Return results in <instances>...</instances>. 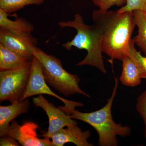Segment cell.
<instances>
[{
    "mask_svg": "<svg viewBox=\"0 0 146 146\" xmlns=\"http://www.w3.org/2000/svg\"><path fill=\"white\" fill-rule=\"evenodd\" d=\"M118 85V80L115 78V86L111 96L102 108L91 112H82L75 110L70 115L72 119L86 123L96 131L99 136L98 145L100 146H117V136L125 137L131 133L129 127L117 123L112 118V106Z\"/></svg>",
    "mask_w": 146,
    "mask_h": 146,
    "instance_id": "obj_3",
    "label": "cell"
},
{
    "mask_svg": "<svg viewBox=\"0 0 146 146\" xmlns=\"http://www.w3.org/2000/svg\"><path fill=\"white\" fill-rule=\"evenodd\" d=\"M94 5L101 11H108L113 6L123 7L125 5L127 0H92Z\"/></svg>",
    "mask_w": 146,
    "mask_h": 146,
    "instance_id": "obj_19",
    "label": "cell"
},
{
    "mask_svg": "<svg viewBox=\"0 0 146 146\" xmlns=\"http://www.w3.org/2000/svg\"><path fill=\"white\" fill-rule=\"evenodd\" d=\"M122 61V71L119 80L124 85L135 87L141 84L142 79H146V75L132 58L127 56Z\"/></svg>",
    "mask_w": 146,
    "mask_h": 146,
    "instance_id": "obj_13",
    "label": "cell"
},
{
    "mask_svg": "<svg viewBox=\"0 0 146 146\" xmlns=\"http://www.w3.org/2000/svg\"><path fill=\"white\" fill-rule=\"evenodd\" d=\"M135 42L131 38L129 42L127 55L137 62L146 76V56H143L140 52L138 51L135 48Z\"/></svg>",
    "mask_w": 146,
    "mask_h": 146,
    "instance_id": "obj_17",
    "label": "cell"
},
{
    "mask_svg": "<svg viewBox=\"0 0 146 146\" xmlns=\"http://www.w3.org/2000/svg\"><path fill=\"white\" fill-rule=\"evenodd\" d=\"M0 27L25 39L38 41L32 34L34 29L32 24L23 17H17L13 21L10 20L8 17V13L1 9H0Z\"/></svg>",
    "mask_w": 146,
    "mask_h": 146,
    "instance_id": "obj_11",
    "label": "cell"
},
{
    "mask_svg": "<svg viewBox=\"0 0 146 146\" xmlns=\"http://www.w3.org/2000/svg\"><path fill=\"white\" fill-rule=\"evenodd\" d=\"M92 18L102 31L103 53L112 61H122L127 56L129 42L136 26L132 12L98 9L93 11Z\"/></svg>",
    "mask_w": 146,
    "mask_h": 146,
    "instance_id": "obj_1",
    "label": "cell"
},
{
    "mask_svg": "<svg viewBox=\"0 0 146 146\" xmlns=\"http://www.w3.org/2000/svg\"><path fill=\"white\" fill-rule=\"evenodd\" d=\"M33 103L36 107L41 108L46 113L49 119V127L48 131L41 136L50 139L51 137L61 129L72 125L78 124L77 123L67 115L60 108H56L52 103L49 102L40 95L33 98Z\"/></svg>",
    "mask_w": 146,
    "mask_h": 146,
    "instance_id": "obj_7",
    "label": "cell"
},
{
    "mask_svg": "<svg viewBox=\"0 0 146 146\" xmlns=\"http://www.w3.org/2000/svg\"><path fill=\"white\" fill-rule=\"evenodd\" d=\"M37 43L38 41L25 39L0 27V44L27 60L32 59L33 49L37 47Z\"/></svg>",
    "mask_w": 146,
    "mask_h": 146,
    "instance_id": "obj_9",
    "label": "cell"
},
{
    "mask_svg": "<svg viewBox=\"0 0 146 146\" xmlns=\"http://www.w3.org/2000/svg\"><path fill=\"white\" fill-rule=\"evenodd\" d=\"M136 109L143 120L145 124L144 136L146 138V89L138 97Z\"/></svg>",
    "mask_w": 146,
    "mask_h": 146,
    "instance_id": "obj_20",
    "label": "cell"
},
{
    "mask_svg": "<svg viewBox=\"0 0 146 146\" xmlns=\"http://www.w3.org/2000/svg\"><path fill=\"white\" fill-rule=\"evenodd\" d=\"M42 94L49 95L61 101L64 104V106L59 108L67 115H71L75 110L76 108L84 106L83 104L81 102L65 99L55 94L51 90L45 81L41 63L33 55L31 60V70L28 82L20 101L26 100L33 96Z\"/></svg>",
    "mask_w": 146,
    "mask_h": 146,
    "instance_id": "obj_6",
    "label": "cell"
},
{
    "mask_svg": "<svg viewBox=\"0 0 146 146\" xmlns=\"http://www.w3.org/2000/svg\"><path fill=\"white\" fill-rule=\"evenodd\" d=\"M61 28L75 29L77 33L71 41L63 44L62 46L67 50L72 47L87 51V54L83 60L76 64L77 66L89 65L98 69L106 74L102 51V35L101 31L95 25H88L84 23L83 17L76 13L72 21H62L58 23Z\"/></svg>",
    "mask_w": 146,
    "mask_h": 146,
    "instance_id": "obj_2",
    "label": "cell"
},
{
    "mask_svg": "<svg viewBox=\"0 0 146 146\" xmlns=\"http://www.w3.org/2000/svg\"><path fill=\"white\" fill-rule=\"evenodd\" d=\"M78 124H73L61 129L51 137L53 146H63L71 143L77 146H93L94 144L88 142L91 136L90 131H82Z\"/></svg>",
    "mask_w": 146,
    "mask_h": 146,
    "instance_id": "obj_10",
    "label": "cell"
},
{
    "mask_svg": "<svg viewBox=\"0 0 146 146\" xmlns=\"http://www.w3.org/2000/svg\"><path fill=\"white\" fill-rule=\"evenodd\" d=\"M31 60L18 68L0 71V102L20 101L28 82Z\"/></svg>",
    "mask_w": 146,
    "mask_h": 146,
    "instance_id": "obj_5",
    "label": "cell"
},
{
    "mask_svg": "<svg viewBox=\"0 0 146 146\" xmlns=\"http://www.w3.org/2000/svg\"><path fill=\"white\" fill-rule=\"evenodd\" d=\"M138 33L133 38L136 44L146 56V11L135 10L132 11Z\"/></svg>",
    "mask_w": 146,
    "mask_h": 146,
    "instance_id": "obj_15",
    "label": "cell"
},
{
    "mask_svg": "<svg viewBox=\"0 0 146 146\" xmlns=\"http://www.w3.org/2000/svg\"><path fill=\"white\" fill-rule=\"evenodd\" d=\"M39 128L36 123L27 122L20 125L16 121H13L7 135L15 138L23 146H53L50 139L38 137L36 130Z\"/></svg>",
    "mask_w": 146,
    "mask_h": 146,
    "instance_id": "obj_8",
    "label": "cell"
},
{
    "mask_svg": "<svg viewBox=\"0 0 146 146\" xmlns=\"http://www.w3.org/2000/svg\"><path fill=\"white\" fill-rule=\"evenodd\" d=\"M45 0H0V9L8 14L18 11L29 5H40Z\"/></svg>",
    "mask_w": 146,
    "mask_h": 146,
    "instance_id": "obj_16",
    "label": "cell"
},
{
    "mask_svg": "<svg viewBox=\"0 0 146 146\" xmlns=\"http://www.w3.org/2000/svg\"><path fill=\"white\" fill-rule=\"evenodd\" d=\"M135 10L146 11V0H127L125 5L118 9L119 13L129 11L132 12Z\"/></svg>",
    "mask_w": 146,
    "mask_h": 146,
    "instance_id": "obj_18",
    "label": "cell"
},
{
    "mask_svg": "<svg viewBox=\"0 0 146 146\" xmlns=\"http://www.w3.org/2000/svg\"><path fill=\"white\" fill-rule=\"evenodd\" d=\"M21 144L15 138L8 135L1 136L0 139L1 146H18Z\"/></svg>",
    "mask_w": 146,
    "mask_h": 146,
    "instance_id": "obj_21",
    "label": "cell"
},
{
    "mask_svg": "<svg viewBox=\"0 0 146 146\" xmlns=\"http://www.w3.org/2000/svg\"><path fill=\"white\" fill-rule=\"evenodd\" d=\"M30 102L25 100L13 102L10 105L0 106V136L7 135L10 123L22 114L28 113Z\"/></svg>",
    "mask_w": 146,
    "mask_h": 146,
    "instance_id": "obj_12",
    "label": "cell"
},
{
    "mask_svg": "<svg viewBox=\"0 0 146 146\" xmlns=\"http://www.w3.org/2000/svg\"><path fill=\"white\" fill-rule=\"evenodd\" d=\"M33 55L42 65L46 82L55 90L65 97L79 94L90 98V96L80 87V78L65 70L60 59L54 56L47 54L37 47L33 49Z\"/></svg>",
    "mask_w": 146,
    "mask_h": 146,
    "instance_id": "obj_4",
    "label": "cell"
},
{
    "mask_svg": "<svg viewBox=\"0 0 146 146\" xmlns=\"http://www.w3.org/2000/svg\"><path fill=\"white\" fill-rule=\"evenodd\" d=\"M28 61L0 44V71L21 67Z\"/></svg>",
    "mask_w": 146,
    "mask_h": 146,
    "instance_id": "obj_14",
    "label": "cell"
}]
</instances>
